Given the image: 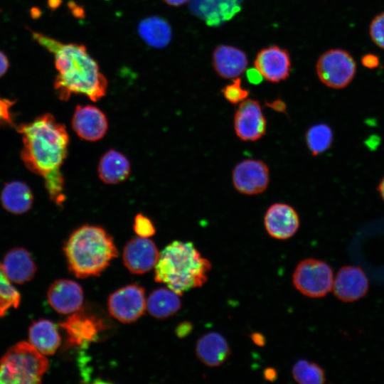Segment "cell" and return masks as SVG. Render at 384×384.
<instances>
[{"mask_svg":"<svg viewBox=\"0 0 384 384\" xmlns=\"http://www.w3.org/2000/svg\"><path fill=\"white\" fill-rule=\"evenodd\" d=\"M17 131L22 136L23 162L30 171L43 178L50 199L61 206L65 196L60 167L69 143L65 127L52 114H44L20 124Z\"/></svg>","mask_w":384,"mask_h":384,"instance_id":"cell-1","label":"cell"},{"mask_svg":"<svg viewBox=\"0 0 384 384\" xmlns=\"http://www.w3.org/2000/svg\"><path fill=\"white\" fill-rule=\"evenodd\" d=\"M31 33L34 41L54 57L58 70L54 90L60 100H68L75 94L96 102L106 95L107 80L85 46L63 43L40 33Z\"/></svg>","mask_w":384,"mask_h":384,"instance_id":"cell-2","label":"cell"},{"mask_svg":"<svg viewBox=\"0 0 384 384\" xmlns=\"http://www.w3.org/2000/svg\"><path fill=\"white\" fill-rule=\"evenodd\" d=\"M154 268V280L181 296L206 283L211 263L192 242L175 240L160 252Z\"/></svg>","mask_w":384,"mask_h":384,"instance_id":"cell-3","label":"cell"},{"mask_svg":"<svg viewBox=\"0 0 384 384\" xmlns=\"http://www.w3.org/2000/svg\"><path fill=\"white\" fill-rule=\"evenodd\" d=\"M64 252L70 271L78 278L100 274L118 254L112 237L104 228L90 225L70 235Z\"/></svg>","mask_w":384,"mask_h":384,"instance_id":"cell-4","label":"cell"},{"mask_svg":"<svg viewBox=\"0 0 384 384\" xmlns=\"http://www.w3.org/2000/svg\"><path fill=\"white\" fill-rule=\"evenodd\" d=\"M49 363L28 341L11 346L0 360V384H34L41 382Z\"/></svg>","mask_w":384,"mask_h":384,"instance_id":"cell-5","label":"cell"},{"mask_svg":"<svg viewBox=\"0 0 384 384\" xmlns=\"http://www.w3.org/2000/svg\"><path fill=\"white\" fill-rule=\"evenodd\" d=\"M295 288L311 298H320L332 290L334 274L326 262L309 258L300 261L292 275Z\"/></svg>","mask_w":384,"mask_h":384,"instance_id":"cell-6","label":"cell"},{"mask_svg":"<svg viewBox=\"0 0 384 384\" xmlns=\"http://www.w3.org/2000/svg\"><path fill=\"white\" fill-rule=\"evenodd\" d=\"M316 71L324 85L333 89H342L353 80L356 73V63L348 51L332 48L319 58Z\"/></svg>","mask_w":384,"mask_h":384,"instance_id":"cell-7","label":"cell"},{"mask_svg":"<svg viewBox=\"0 0 384 384\" xmlns=\"http://www.w3.org/2000/svg\"><path fill=\"white\" fill-rule=\"evenodd\" d=\"M146 300L144 289L137 284L122 287L108 298L107 307L110 315L125 324L137 320L144 314Z\"/></svg>","mask_w":384,"mask_h":384,"instance_id":"cell-8","label":"cell"},{"mask_svg":"<svg viewBox=\"0 0 384 384\" xmlns=\"http://www.w3.org/2000/svg\"><path fill=\"white\" fill-rule=\"evenodd\" d=\"M270 179L269 167L260 159H244L238 162L232 171L233 187L238 193L246 196L265 192Z\"/></svg>","mask_w":384,"mask_h":384,"instance_id":"cell-9","label":"cell"},{"mask_svg":"<svg viewBox=\"0 0 384 384\" xmlns=\"http://www.w3.org/2000/svg\"><path fill=\"white\" fill-rule=\"evenodd\" d=\"M233 127L236 136L242 141L260 139L267 131V119L260 102L251 98L241 102L234 114Z\"/></svg>","mask_w":384,"mask_h":384,"instance_id":"cell-10","label":"cell"},{"mask_svg":"<svg viewBox=\"0 0 384 384\" xmlns=\"http://www.w3.org/2000/svg\"><path fill=\"white\" fill-rule=\"evenodd\" d=\"M254 66L262 78L277 83L289 78L292 60L287 49L278 46H270L257 53Z\"/></svg>","mask_w":384,"mask_h":384,"instance_id":"cell-11","label":"cell"},{"mask_svg":"<svg viewBox=\"0 0 384 384\" xmlns=\"http://www.w3.org/2000/svg\"><path fill=\"white\" fill-rule=\"evenodd\" d=\"M66 334L69 346H85L96 341L105 325L99 317L83 311H75L60 324Z\"/></svg>","mask_w":384,"mask_h":384,"instance_id":"cell-12","label":"cell"},{"mask_svg":"<svg viewBox=\"0 0 384 384\" xmlns=\"http://www.w3.org/2000/svg\"><path fill=\"white\" fill-rule=\"evenodd\" d=\"M160 252L149 238H134L125 245L122 260L126 268L133 274H144L155 267Z\"/></svg>","mask_w":384,"mask_h":384,"instance_id":"cell-13","label":"cell"},{"mask_svg":"<svg viewBox=\"0 0 384 384\" xmlns=\"http://www.w3.org/2000/svg\"><path fill=\"white\" fill-rule=\"evenodd\" d=\"M300 225L297 210L284 203H274L268 207L264 215V226L269 234L277 240L292 238Z\"/></svg>","mask_w":384,"mask_h":384,"instance_id":"cell-14","label":"cell"},{"mask_svg":"<svg viewBox=\"0 0 384 384\" xmlns=\"http://www.w3.org/2000/svg\"><path fill=\"white\" fill-rule=\"evenodd\" d=\"M369 281L363 270L357 266L345 265L339 269L334 279L335 297L344 302H353L365 297Z\"/></svg>","mask_w":384,"mask_h":384,"instance_id":"cell-15","label":"cell"},{"mask_svg":"<svg viewBox=\"0 0 384 384\" xmlns=\"http://www.w3.org/2000/svg\"><path fill=\"white\" fill-rule=\"evenodd\" d=\"M72 127L82 139L96 142L106 134L108 122L105 113L98 107L90 105H78L75 110Z\"/></svg>","mask_w":384,"mask_h":384,"instance_id":"cell-16","label":"cell"},{"mask_svg":"<svg viewBox=\"0 0 384 384\" xmlns=\"http://www.w3.org/2000/svg\"><path fill=\"white\" fill-rule=\"evenodd\" d=\"M50 306L62 314H70L81 308L84 296L81 286L70 279H58L54 282L47 292Z\"/></svg>","mask_w":384,"mask_h":384,"instance_id":"cell-17","label":"cell"},{"mask_svg":"<svg viewBox=\"0 0 384 384\" xmlns=\"http://www.w3.org/2000/svg\"><path fill=\"white\" fill-rule=\"evenodd\" d=\"M212 64L216 73L224 79H235L246 70L248 60L241 49L230 45L218 46L213 52Z\"/></svg>","mask_w":384,"mask_h":384,"instance_id":"cell-18","label":"cell"},{"mask_svg":"<svg viewBox=\"0 0 384 384\" xmlns=\"http://www.w3.org/2000/svg\"><path fill=\"white\" fill-rule=\"evenodd\" d=\"M0 265L11 283L27 282L33 277L36 272V264L30 253L21 247L9 251Z\"/></svg>","mask_w":384,"mask_h":384,"instance_id":"cell-19","label":"cell"},{"mask_svg":"<svg viewBox=\"0 0 384 384\" xmlns=\"http://www.w3.org/2000/svg\"><path fill=\"white\" fill-rule=\"evenodd\" d=\"M196 354L200 361L206 366L218 367L228 358L230 355V348L221 334L210 332L198 340Z\"/></svg>","mask_w":384,"mask_h":384,"instance_id":"cell-20","label":"cell"},{"mask_svg":"<svg viewBox=\"0 0 384 384\" xmlns=\"http://www.w3.org/2000/svg\"><path fill=\"white\" fill-rule=\"evenodd\" d=\"M127 158L114 149L106 151L100 158L97 173L100 180L107 184H116L126 180L130 174Z\"/></svg>","mask_w":384,"mask_h":384,"instance_id":"cell-21","label":"cell"},{"mask_svg":"<svg viewBox=\"0 0 384 384\" xmlns=\"http://www.w3.org/2000/svg\"><path fill=\"white\" fill-rule=\"evenodd\" d=\"M28 342L42 354L53 355L60 345V336L52 321L40 319L31 325Z\"/></svg>","mask_w":384,"mask_h":384,"instance_id":"cell-22","label":"cell"},{"mask_svg":"<svg viewBox=\"0 0 384 384\" xmlns=\"http://www.w3.org/2000/svg\"><path fill=\"white\" fill-rule=\"evenodd\" d=\"M138 33L147 45L156 48L166 47L172 38L169 22L156 16L142 19L138 24Z\"/></svg>","mask_w":384,"mask_h":384,"instance_id":"cell-23","label":"cell"},{"mask_svg":"<svg viewBox=\"0 0 384 384\" xmlns=\"http://www.w3.org/2000/svg\"><path fill=\"white\" fill-rule=\"evenodd\" d=\"M180 295L169 288H159L148 297L146 307L154 318L164 319L175 314L181 307Z\"/></svg>","mask_w":384,"mask_h":384,"instance_id":"cell-24","label":"cell"},{"mask_svg":"<svg viewBox=\"0 0 384 384\" xmlns=\"http://www.w3.org/2000/svg\"><path fill=\"white\" fill-rule=\"evenodd\" d=\"M1 200L6 210L22 214L31 208L33 198L30 188L25 183L15 181L4 186Z\"/></svg>","mask_w":384,"mask_h":384,"instance_id":"cell-25","label":"cell"},{"mask_svg":"<svg viewBox=\"0 0 384 384\" xmlns=\"http://www.w3.org/2000/svg\"><path fill=\"white\" fill-rule=\"evenodd\" d=\"M306 146L312 156H317L328 150L333 142L331 127L324 123L310 127L305 134Z\"/></svg>","mask_w":384,"mask_h":384,"instance_id":"cell-26","label":"cell"},{"mask_svg":"<svg viewBox=\"0 0 384 384\" xmlns=\"http://www.w3.org/2000/svg\"><path fill=\"white\" fill-rule=\"evenodd\" d=\"M292 373L299 384H323L326 381L324 370L316 363L306 360L298 361Z\"/></svg>","mask_w":384,"mask_h":384,"instance_id":"cell-27","label":"cell"},{"mask_svg":"<svg viewBox=\"0 0 384 384\" xmlns=\"http://www.w3.org/2000/svg\"><path fill=\"white\" fill-rule=\"evenodd\" d=\"M20 303V294L5 275L0 265V317Z\"/></svg>","mask_w":384,"mask_h":384,"instance_id":"cell-28","label":"cell"},{"mask_svg":"<svg viewBox=\"0 0 384 384\" xmlns=\"http://www.w3.org/2000/svg\"><path fill=\"white\" fill-rule=\"evenodd\" d=\"M225 99L231 104L237 105L248 97L249 91L242 86L241 78L233 79L231 83L226 85L221 90Z\"/></svg>","mask_w":384,"mask_h":384,"instance_id":"cell-29","label":"cell"},{"mask_svg":"<svg viewBox=\"0 0 384 384\" xmlns=\"http://www.w3.org/2000/svg\"><path fill=\"white\" fill-rule=\"evenodd\" d=\"M369 34L373 43L384 49V12L372 19L369 26Z\"/></svg>","mask_w":384,"mask_h":384,"instance_id":"cell-30","label":"cell"},{"mask_svg":"<svg viewBox=\"0 0 384 384\" xmlns=\"http://www.w3.org/2000/svg\"><path fill=\"white\" fill-rule=\"evenodd\" d=\"M133 229L141 238H149L156 233L155 227L149 218L142 214H137L134 220Z\"/></svg>","mask_w":384,"mask_h":384,"instance_id":"cell-31","label":"cell"},{"mask_svg":"<svg viewBox=\"0 0 384 384\" xmlns=\"http://www.w3.org/2000/svg\"><path fill=\"white\" fill-rule=\"evenodd\" d=\"M13 102L6 99L0 97V122L11 124L12 122L11 117L9 113V109Z\"/></svg>","mask_w":384,"mask_h":384,"instance_id":"cell-32","label":"cell"},{"mask_svg":"<svg viewBox=\"0 0 384 384\" xmlns=\"http://www.w3.org/2000/svg\"><path fill=\"white\" fill-rule=\"evenodd\" d=\"M361 63L364 67L368 69H373L379 65L380 60L376 55L368 53L362 56Z\"/></svg>","mask_w":384,"mask_h":384,"instance_id":"cell-33","label":"cell"},{"mask_svg":"<svg viewBox=\"0 0 384 384\" xmlns=\"http://www.w3.org/2000/svg\"><path fill=\"white\" fill-rule=\"evenodd\" d=\"M192 328L189 322L181 323L176 328V335L178 337H184L191 331Z\"/></svg>","mask_w":384,"mask_h":384,"instance_id":"cell-34","label":"cell"},{"mask_svg":"<svg viewBox=\"0 0 384 384\" xmlns=\"http://www.w3.org/2000/svg\"><path fill=\"white\" fill-rule=\"evenodd\" d=\"M9 62L7 56L0 50V78L8 70Z\"/></svg>","mask_w":384,"mask_h":384,"instance_id":"cell-35","label":"cell"},{"mask_svg":"<svg viewBox=\"0 0 384 384\" xmlns=\"http://www.w3.org/2000/svg\"><path fill=\"white\" fill-rule=\"evenodd\" d=\"M264 378L268 381H274L277 378V373L273 368H267L264 370Z\"/></svg>","mask_w":384,"mask_h":384,"instance_id":"cell-36","label":"cell"},{"mask_svg":"<svg viewBox=\"0 0 384 384\" xmlns=\"http://www.w3.org/2000/svg\"><path fill=\"white\" fill-rule=\"evenodd\" d=\"M251 339L253 343L258 346H264L265 344V338L260 333H253L251 334Z\"/></svg>","mask_w":384,"mask_h":384,"instance_id":"cell-37","label":"cell"},{"mask_svg":"<svg viewBox=\"0 0 384 384\" xmlns=\"http://www.w3.org/2000/svg\"><path fill=\"white\" fill-rule=\"evenodd\" d=\"M269 106L278 112H283L285 110V104L281 100L274 101V102H272V104H270Z\"/></svg>","mask_w":384,"mask_h":384,"instance_id":"cell-38","label":"cell"},{"mask_svg":"<svg viewBox=\"0 0 384 384\" xmlns=\"http://www.w3.org/2000/svg\"><path fill=\"white\" fill-rule=\"evenodd\" d=\"M162 1H164L165 3H166L169 5H171L173 6H179L185 4L189 0H162Z\"/></svg>","mask_w":384,"mask_h":384,"instance_id":"cell-39","label":"cell"},{"mask_svg":"<svg viewBox=\"0 0 384 384\" xmlns=\"http://www.w3.org/2000/svg\"><path fill=\"white\" fill-rule=\"evenodd\" d=\"M378 192L380 194V196L382 197L383 200L384 201V177L380 181L378 186Z\"/></svg>","mask_w":384,"mask_h":384,"instance_id":"cell-40","label":"cell"},{"mask_svg":"<svg viewBox=\"0 0 384 384\" xmlns=\"http://www.w3.org/2000/svg\"><path fill=\"white\" fill-rule=\"evenodd\" d=\"M1 124V123L0 122V125Z\"/></svg>","mask_w":384,"mask_h":384,"instance_id":"cell-41","label":"cell"}]
</instances>
